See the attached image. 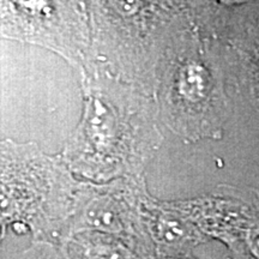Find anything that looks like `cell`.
<instances>
[{
  "label": "cell",
  "mask_w": 259,
  "mask_h": 259,
  "mask_svg": "<svg viewBox=\"0 0 259 259\" xmlns=\"http://www.w3.org/2000/svg\"><path fill=\"white\" fill-rule=\"evenodd\" d=\"M82 87L83 116L64 150L66 167L94 184L138 177L160 138L148 95L94 74Z\"/></svg>",
  "instance_id": "cell-1"
},
{
  "label": "cell",
  "mask_w": 259,
  "mask_h": 259,
  "mask_svg": "<svg viewBox=\"0 0 259 259\" xmlns=\"http://www.w3.org/2000/svg\"><path fill=\"white\" fill-rule=\"evenodd\" d=\"M90 46L80 76H102L118 80L145 95L157 87L163 57L151 32L169 17L158 3H89Z\"/></svg>",
  "instance_id": "cell-2"
},
{
  "label": "cell",
  "mask_w": 259,
  "mask_h": 259,
  "mask_svg": "<svg viewBox=\"0 0 259 259\" xmlns=\"http://www.w3.org/2000/svg\"><path fill=\"white\" fill-rule=\"evenodd\" d=\"M157 87L162 115L174 132L189 139L218 137L225 103L221 84L190 29H178L171 36Z\"/></svg>",
  "instance_id": "cell-3"
},
{
  "label": "cell",
  "mask_w": 259,
  "mask_h": 259,
  "mask_svg": "<svg viewBox=\"0 0 259 259\" xmlns=\"http://www.w3.org/2000/svg\"><path fill=\"white\" fill-rule=\"evenodd\" d=\"M85 4L0 3V36L56 52L82 73L90 46V17Z\"/></svg>",
  "instance_id": "cell-4"
},
{
  "label": "cell",
  "mask_w": 259,
  "mask_h": 259,
  "mask_svg": "<svg viewBox=\"0 0 259 259\" xmlns=\"http://www.w3.org/2000/svg\"><path fill=\"white\" fill-rule=\"evenodd\" d=\"M145 194L139 176L105 184L79 183L74 197L78 231L127 238L132 233L135 211L142 208L136 205L144 200Z\"/></svg>",
  "instance_id": "cell-5"
},
{
  "label": "cell",
  "mask_w": 259,
  "mask_h": 259,
  "mask_svg": "<svg viewBox=\"0 0 259 259\" xmlns=\"http://www.w3.org/2000/svg\"><path fill=\"white\" fill-rule=\"evenodd\" d=\"M71 250L78 259H136L118 238L90 231L78 232L71 241Z\"/></svg>",
  "instance_id": "cell-6"
},
{
  "label": "cell",
  "mask_w": 259,
  "mask_h": 259,
  "mask_svg": "<svg viewBox=\"0 0 259 259\" xmlns=\"http://www.w3.org/2000/svg\"><path fill=\"white\" fill-rule=\"evenodd\" d=\"M241 52L250 71L254 96L259 100V22L241 40Z\"/></svg>",
  "instance_id": "cell-7"
},
{
  "label": "cell",
  "mask_w": 259,
  "mask_h": 259,
  "mask_svg": "<svg viewBox=\"0 0 259 259\" xmlns=\"http://www.w3.org/2000/svg\"><path fill=\"white\" fill-rule=\"evenodd\" d=\"M181 259H184V258H181Z\"/></svg>",
  "instance_id": "cell-8"
}]
</instances>
